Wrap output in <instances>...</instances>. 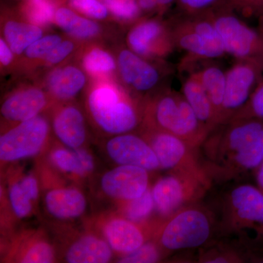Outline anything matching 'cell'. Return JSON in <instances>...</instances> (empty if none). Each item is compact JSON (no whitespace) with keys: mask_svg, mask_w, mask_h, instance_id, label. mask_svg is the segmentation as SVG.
Here are the masks:
<instances>
[{"mask_svg":"<svg viewBox=\"0 0 263 263\" xmlns=\"http://www.w3.org/2000/svg\"><path fill=\"white\" fill-rule=\"evenodd\" d=\"M198 155L212 183L255 171L263 162V123L254 117L232 118L209 133Z\"/></svg>","mask_w":263,"mask_h":263,"instance_id":"cell-1","label":"cell"},{"mask_svg":"<svg viewBox=\"0 0 263 263\" xmlns=\"http://www.w3.org/2000/svg\"><path fill=\"white\" fill-rule=\"evenodd\" d=\"M83 94L90 120L106 134L128 133L142 122L143 103L139 106L119 80L89 81Z\"/></svg>","mask_w":263,"mask_h":263,"instance_id":"cell-2","label":"cell"},{"mask_svg":"<svg viewBox=\"0 0 263 263\" xmlns=\"http://www.w3.org/2000/svg\"><path fill=\"white\" fill-rule=\"evenodd\" d=\"M143 129L171 133L198 149L210 130L199 120L183 95L163 90L143 101Z\"/></svg>","mask_w":263,"mask_h":263,"instance_id":"cell-3","label":"cell"},{"mask_svg":"<svg viewBox=\"0 0 263 263\" xmlns=\"http://www.w3.org/2000/svg\"><path fill=\"white\" fill-rule=\"evenodd\" d=\"M214 228L212 213L196 202L159 221L153 237L164 252H180L206 246Z\"/></svg>","mask_w":263,"mask_h":263,"instance_id":"cell-4","label":"cell"},{"mask_svg":"<svg viewBox=\"0 0 263 263\" xmlns=\"http://www.w3.org/2000/svg\"><path fill=\"white\" fill-rule=\"evenodd\" d=\"M219 228L224 235L263 243L262 192L249 183L230 189L221 203Z\"/></svg>","mask_w":263,"mask_h":263,"instance_id":"cell-5","label":"cell"},{"mask_svg":"<svg viewBox=\"0 0 263 263\" xmlns=\"http://www.w3.org/2000/svg\"><path fill=\"white\" fill-rule=\"evenodd\" d=\"M212 184V180L205 175L168 172L152 186L156 212L161 219H166L200 201Z\"/></svg>","mask_w":263,"mask_h":263,"instance_id":"cell-6","label":"cell"},{"mask_svg":"<svg viewBox=\"0 0 263 263\" xmlns=\"http://www.w3.org/2000/svg\"><path fill=\"white\" fill-rule=\"evenodd\" d=\"M51 124L47 116L37 117L4 129L0 137V160L16 162L37 155L49 138Z\"/></svg>","mask_w":263,"mask_h":263,"instance_id":"cell-7","label":"cell"},{"mask_svg":"<svg viewBox=\"0 0 263 263\" xmlns=\"http://www.w3.org/2000/svg\"><path fill=\"white\" fill-rule=\"evenodd\" d=\"M143 137L155 152L160 169L208 176L200 162L198 149L187 142L166 132L148 129H143Z\"/></svg>","mask_w":263,"mask_h":263,"instance_id":"cell-8","label":"cell"},{"mask_svg":"<svg viewBox=\"0 0 263 263\" xmlns=\"http://www.w3.org/2000/svg\"><path fill=\"white\" fill-rule=\"evenodd\" d=\"M175 46L195 58H219L226 53L211 15L186 19L171 29Z\"/></svg>","mask_w":263,"mask_h":263,"instance_id":"cell-9","label":"cell"},{"mask_svg":"<svg viewBox=\"0 0 263 263\" xmlns=\"http://www.w3.org/2000/svg\"><path fill=\"white\" fill-rule=\"evenodd\" d=\"M54 105L51 97L34 81L19 83L2 102L0 113L5 129L46 113Z\"/></svg>","mask_w":263,"mask_h":263,"instance_id":"cell-10","label":"cell"},{"mask_svg":"<svg viewBox=\"0 0 263 263\" xmlns=\"http://www.w3.org/2000/svg\"><path fill=\"white\" fill-rule=\"evenodd\" d=\"M117 59L119 81L131 93L149 94L157 89L162 72L155 61L137 54L120 43L113 46Z\"/></svg>","mask_w":263,"mask_h":263,"instance_id":"cell-11","label":"cell"},{"mask_svg":"<svg viewBox=\"0 0 263 263\" xmlns=\"http://www.w3.org/2000/svg\"><path fill=\"white\" fill-rule=\"evenodd\" d=\"M125 42L137 54L153 61L163 60L176 46L172 30L157 18L139 19L129 27Z\"/></svg>","mask_w":263,"mask_h":263,"instance_id":"cell-12","label":"cell"},{"mask_svg":"<svg viewBox=\"0 0 263 263\" xmlns=\"http://www.w3.org/2000/svg\"><path fill=\"white\" fill-rule=\"evenodd\" d=\"M210 15L226 53L238 60L253 62L260 46L258 34L230 12L222 10Z\"/></svg>","mask_w":263,"mask_h":263,"instance_id":"cell-13","label":"cell"},{"mask_svg":"<svg viewBox=\"0 0 263 263\" xmlns=\"http://www.w3.org/2000/svg\"><path fill=\"white\" fill-rule=\"evenodd\" d=\"M31 80L41 85L54 104L75 100L89 83V77L74 60L43 71Z\"/></svg>","mask_w":263,"mask_h":263,"instance_id":"cell-14","label":"cell"},{"mask_svg":"<svg viewBox=\"0 0 263 263\" xmlns=\"http://www.w3.org/2000/svg\"><path fill=\"white\" fill-rule=\"evenodd\" d=\"M55 26L65 35L81 43H117V29L107 22L87 18L67 6L61 0L57 6Z\"/></svg>","mask_w":263,"mask_h":263,"instance_id":"cell-15","label":"cell"},{"mask_svg":"<svg viewBox=\"0 0 263 263\" xmlns=\"http://www.w3.org/2000/svg\"><path fill=\"white\" fill-rule=\"evenodd\" d=\"M257 76L254 62L241 60H238L226 72V92L219 124L229 121L247 105Z\"/></svg>","mask_w":263,"mask_h":263,"instance_id":"cell-16","label":"cell"},{"mask_svg":"<svg viewBox=\"0 0 263 263\" xmlns=\"http://www.w3.org/2000/svg\"><path fill=\"white\" fill-rule=\"evenodd\" d=\"M149 172L138 166L119 165L102 176V191L107 196L119 201L137 198L150 188Z\"/></svg>","mask_w":263,"mask_h":263,"instance_id":"cell-17","label":"cell"},{"mask_svg":"<svg viewBox=\"0 0 263 263\" xmlns=\"http://www.w3.org/2000/svg\"><path fill=\"white\" fill-rule=\"evenodd\" d=\"M105 148L110 160L119 165L138 166L148 171L160 169L155 152L143 136L117 135L107 141Z\"/></svg>","mask_w":263,"mask_h":263,"instance_id":"cell-18","label":"cell"},{"mask_svg":"<svg viewBox=\"0 0 263 263\" xmlns=\"http://www.w3.org/2000/svg\"><path fill=\"white\" fill-rule=\"evenodd\" d=\"M52 130L67 148L76 149L87 139L86 116L74 100L54 104L49 109Z\"/></svg>","mask_w":263,"mask_h":263,"instance_id":"cell-19","label":"cell"},{"mask_svg":"<svg viewBox=\"0 0 263 263\" xmlns=\"http://www.w3.org/2000/svg\"><path fill=\"white\" fill-rule=\"evenodd\" d=\"M74 60L89 81L119 80L117 56L113 46L102 42L83 43Z\"/></svg>","mask_w":263,"mask_h":263,"instance_id":"cell-20","label":"cell"},{"mask_svg":"<svg viewBox=\"0 0 263 263\" xmlns=\"http://www.w3.org/2000/svg\"><path fill=\"white\" fill-rule=\"evenodd\" d=\"M157 226L147 228L146 224H137L123 216L114 217L105 221L103 233L111 249L123 256L148 241V237L153 236Z\"/></svg>","mask_w":263,"mask_h":263,"instance_id":"cell-21","label":"cell"},{"mask_svg":"<svg viewBox=\"0 0 263 263\" xmlns=\"http://www.w3.org/2000/svg\"><path fill=\"white\" fill-rule=\"evenodd\" d=\"M1 36L18 57L34 41L47 34V29L29 23L16 9L2 5L0 14Z\"/></svg>","mask_w":263,"mask_h":263,"instance_id":"cell-22","label":"cell"},{"mask_svg":"<svg viewBox=\"0 0 263 263\" xmlns=\"http://www.w3.org/2000/svg\"><path fill=\"white\" fill-rule=\"evenodd\" d=\"M46 210L53 217L61 220L76 219L84 214L87 201L80 190L73 187L53 189L45 197Z\"/></svg>","mask_w":263,"mask_h":263,"instance_id":"cell-23","label":"cell"},{"mask_svg":"<svg viewBox=\"0 0 263 263\" xmlns=\"http://www.w3.org/2000/svg\"><path fill=\"white\" fill-rule=\"evenodd\" d=\"M112 250L106 240L95 235H84L69 247L65 258L69 263L108 262L113 256Z\"/></svg>","mask_w":263,"mask_h":263,"instance_id":"cell-24","label":"cell"},{"mask_svg":"<svg viewBox=\"0 0 263 263\" xmlns=\"http://www.w3.org/2000/svg\"><path fill=\"white\" fill-rule=\"evenodd\" d=\"M182 95L202 124L212 131L218 125L212 101L196 73L192 74L182 86Z\"/></svg>","mask_w":263,"mask_h":263,"instance_id":"cell-25","label":"cell"},{"mask_svg":"<svg viewBox=\"0 0 263 263\" xmlns=\"http://www.w3.org/2000/svg\"><path fill=\"white\" fill-rule=\"evenodd\" d=\"M65 37V34L47 33L34 41L19 57L15 75L24 76L32 79L37 75L45 58Z\"/></svg>","mask_w":263,"mask_h":263,"instance_id":"cell-26","label":"cell"},{"mask_svg":"<svg viewBox=\"0 0 263 263\" xmlns=\"http://www.w3.org/2000/svg\"><path fill=\"white\" fill-rule=\"evenodd\" d=\"M13 262L50 263L55 260V252L50 242L41 235L34 234L22 240L15 254Z\"/></svg>","mask_w":263,"mask_h":263,"instance_id":"cell-27","label":"cell"},{"mask_svg":"<svg viewBox=\"0 0 263 263\" xmlns=\"http://www.w3.org/2000/svg\"><path fill=\"white\" fill-rule=\"evenodd\" d=\"M60 2L61 0H24L15 9L29 23L48 30L55 25V13Z\"/></svg>","mask_w":263,"mask_h":263,"instance_id":"cell-28","label":"cell"},{"mask_svg":"<svg viewBox=\"0 0 263 263\" xmlns=\"http://www.w3.org/2000/svg\"><path fill=\"white\" fill-rule=\"evenodd\" d=\"M206 91L217 117L218 125L220 123L221 108L226 87V72L214 65H206L195 72ZM217 125V126H218Z\"/></svg>","mask_w":263,"mask_h":263,"instance_id":"cell-29","label":"cell"},{"mask_svg":"<svg viewBox=\"0 0 263 263\" xmlns=\"http://www.w3.org/2000/svg\"><path fill=\"white\" fill-rule=\"evenodd\" d=\"M123 217L137 224H146L150 216L156 211L152 187L141 196L122 202Z\"/></svg>","mask_w":263,"mask_h":263,"instance_id":"cell-30","label":"cell"},{"mask_svg":"<svg viewBox=\"0 0 263 263\" xmlns=\"http://www.w3.org/2000/svg\"><path fill=\"white\" fill-rule=\"evenodd\" d=\"M114 22L122 26H129L141 19L142 10L138 0H103Z\"/></svg>","mask_w":263,"mask_h":263,"instance_id":"cell-31","label":"cell"},{"mask_svg":"<svg viewBox=\"0 0 263 263\" xmlns=\"http://www.w3.org/2000/svg\"><path fill=\"white\" fill-rule=\"evenodd\" d=\"M82 43L73 38L65 35L61 42L55 46L43 60L41 68L36 76L51 67H56L73 60Z\"/></svg>","mask_w":263,"mask_h":263,"instance_id":"cell-32","label":"cell"},{"mask_svg":"<svg viewBox=\"0 0 263 263\" xmlns=\"http://www.w3.org/2000/svg\"><path fill=\"white\" fill-rule=\"evenodd\" d=\"M77 13L99 22H114L111 15L103 0H62Z\"/></svg>","mask_w":263,"mask_h":263,"instance_id":"cell-33","label":"cell"},{"mask_svg":"<svg viewBox=\"0 0 263 263\" xmlns=\"http://www.w3.org/2000/svg\"><path fill=\"white\" fill-rule=\"evenodd\" d=\"M50 157L53 164L62 172L75 175L77 177H86L81 161L73 149L55 148Z\"/></svg>","mask_w":263,"mask_h":263,"instance_id":"cell-34","label":"cell"},{"mask_svg":"<svg viewBox=\"0 0 263 263\" xmlns=\"http://www.w3.org/2000/svg\"><path fill=\"white\" fill-rule=\"evenodd\" d=\"M163 249L156 240L146 241L130 253L123 255L118 262L124 263L157 262L162 258Z\"/></svg>","mask_w":263,"mask_h":263,"instance_id":"cell-35","label":"cell"},{"mask_svg":"<svg viewBox=\"0 0 263 263\" xmlns=\"http://www.w3.org/2000/svg\"><path fill=\"white\" fill-rule=\"evenodd\" d=\"M8 196L13 213L19 219L28 217L32 214L33 202L27 193L21 186L18 181L11 183Z\"/></svg>","mask_w":263,"mask_h":263,"instance_id":"cell-36","label":"cell"},{"mask_svg":"<svg viewBox=\"0 0 263 263\" xmlns=\"http://www.w3.org/2000/svg\"><path fill=\"white\" fill-rule=\"evenodd\" d=\"M19 57L8 46L6 41L0 37V71L1 75L15 74L18 65Z\"/></svg>","mask_w":263,"mask_h":263,"instance_id":"cell-37","label":"cell"},{"mask_svg":"<svg viewBox=\"0 0 263 263\" xmlns=\"http://www.w3.org/2000/svg\"><path fill=\"white\" fill-rule=\"evenodd\" d=\"M233 117H254L263 119V84L260 85L256 89L252 95L250 101L247 104L245 108Z\"/></svg>","mask_w":263,"mask_h":263,"instance_id":"cell-38","label":"cell"},{"mask_svg":"<svg viewBox=\"0 0 263 263\" xmlns=\"http://www.w3.org/2000/svg\"><path fill=\"white\" fill-rule=\"evenodd\" d=\"M21 186L27 193L33 202L37 201L39 196V186L36 178L32 175H27L18 181Z\"/></svg>","mask_w":263,"mask_h":263,"instance_id":"cell-39","label":"cell"},{"mask_svg":"<svg viewBox=\"0 0 263 263\" xmlns=\"http://www.w3.org/2000/svg\"><path fill=\"white\" fill-rule=\"evenodd\" d=\"M180 6L190 14L201 11L216 0H179Z\"/></svg>","mask_w":263,"mask_h":263,"instance_id":"cell-40","label":"cell"},{"mask_svg":"<svg viewBox=\"0 0 263 263\" xmlns=\"http://www.w3.org/2000/svg\"><path fill=\"white\" fill-rule=\"evenodd\" d=\"M75 151L76 155L79 157L81 163L82 164L83 169H84L86 176H89L92 173L95 167L94 160H93L92 156L88 152L87 150L84 149L83 147L81 148L73 149Z\"/></svg>","mask_w":263,"mask_h":263,"instance_id":"cell-41","label":"cell"},{"mask_svg":"<svg viewBox=\"0 0 263 263\" xmlns=\"http://www.w3.org/2000/svg\"><path fill=\"white\" fill-rule=\"evenodd\" d=\"M259 0H230V5L237 10L248 11Z\"/></svg>","mask_w":263,"mask_h":263,"instance_id":"cell-42","label":"cell"},{"mask_svg":"<svg viewBox=\"0 0 263 263\" xmlns=\"http://www.w3.org/2000/svg\"><path fill=\"white\" fill-rule=\"evenodd\" d=\"M254 172H255L256 186L263 193V162Z\"/></svg>","mask_w":263,"mask_h":263,"instance_id":"cell-43","label":"cell"},{"mask_svg":"<svg viewBox=\"0 0 263 263\" xmlns=\"http://www.w3.org/2000/svg\"><path fill=\"white\" fill-rule=\"evenodd\" d=\"M175 0H157L158 5V12L162 13L173 4Z\"/></svg>","mask_w":263,"mask_h":263,"instance_id":"cell-44","label":"cell"},{"mask_svg":"<svg viewBox=\"0 0 263 263\" xmlns=\"http://www.w3.org/2000/svg\"><path fill=\"white\" fill-rule=\"evenodd\" d=\"M22 1H24V0H22Z\"/></svg>","mask_w":263,"mask_h":263,"instance_id":"cell-45","label":"cell"}]
</instances>
